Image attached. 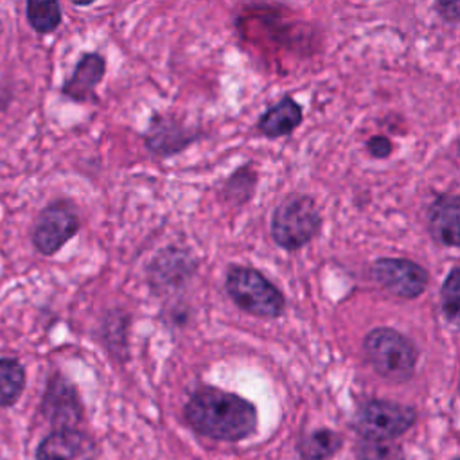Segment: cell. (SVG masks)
Here are the masks:
<instances>
[{
  "label": "cell",
  "instance_id": "1",
  "mask_svg": "<svg viewBox=\"0 0 460 460\" xmlns=\"http://www.w3.org/2000/svg\"><path fill=\"white\" fill-rule=\"evenodd\" d=\"M189 426L216 440H243L257 428V410L244 397L216 386L198 388L183 408Z\"/></svg>",
  "mask_w": 460,
  "mask_h": 460
},
{
  "label": "cell",
  "instance_id": "2",
  "mask_svg": "<svg viewBox=\"0 0 460 460\" xmlns=\"http://www.w3.org/2000/svg\"><path fill=\"white\" fill-rule=\"evenodd\" d=\"M225 291L244 313L259 318H279L286 309L284 293L252 266L232 264L225 275Z\"/></svg>",
  "mask_w": 460,
  "mask_h": 460
},
{
  "label": "cell",
  "instance_id": "3",
  "mask_svg": "<svg viewBox=\"0 0 460 460\" xmlns=\"http://www.w3.org/2000/svg\"><path fill=\"white\" fill-rule=\"evenodd\" d=\"M363 352L370 367L394 383L408 381L417 367L419 350L413 341L392 327H374L363 338Z\"/></svg>",
  "mask_w": 460,
  "mask_h": 460
},
{
  "label": "cell",
  "instance_id": "4",
  "mask_svg": "<svg viewBox=\"0 0 460 460\" xmlns=\"http://www.w3.org/2000/svg\"><path fill=\"white\" fill-rule=\"evenodd\" d=\"M322 228V216L307 194H289L273 210L270 232L275 244L295 252L309 244Z\"/></svg>",
  "mask_w": 460,
  "mask_h": 460
},
{
  "label": "cell",
  "instance_id": "5",
  "mask_svg": "<svg viewBox=\"0 0 460 460\" xmlns=\"http://www.w3.org/2000/svg\"><path fill=\"white\" fill-rule=\"evenodd\" d=\"M417 413L411 406L394 401L370 399L359 406L354 417V429L361 438L394 440L415 424Z\"/></svg>",
  "mask_w": 460,
  "mask_h": 460
},
{
  "label": "cell",
  "instance_id": "6",
  "mask_svg": "<svg viewBox=\"0 0 460 460\" xmlns=\"http://www.w3.org/2000/svg\"><path fill=\"white\" fill-rule=\"evenodd\" d=\"M79 212L70 199H56L49 203L36 217L32 226V244L41 255L59 252L79 230Z\"/></svg>",
  "mask_w": 460,
  "mask_h": 460
},
{
  "label": "cell",
  "instance_id": "7",
  "mask_svg": "<svg viewBox=\"0 0 460 460\" xmlns=\"http://www.w3.org/2000/svg\"><path fill=\"white\" fill-rule=\"evenodd\" d=\"M372 279L390 295L401 300L419 298L428 284V270L406 257H379L370 264Z\"/></svg>",
  "mask_w": 460,
  "mask_h": 460
},
{
  "label": "cell",
  "instance_id": "8",
  "mask_svg": "<svg viewBox=\"0 0 460 460\" xmlns=\"http://www.w3.org/2000/svg\"><path fill=\"white\" fill-rule=\"evenodd\" d=\"M198 137L199 133L194 128H189L176 117L155 113L144 133V144L153 155L167 158L189 147Z\"/></svg>",
  "mask_w": 460,
  "mask_h": 460
},
{
  "label": "cell",
  "instance_id": "9",
  "mask_svg": "<svg viewBox=\"0 0 460 460\" xmlns=\"http://www.w3.org/2000/svg\"><path fill=\"white\" fill-rule=\"evenodd\" d=\"M41 413L49 422L61 426L59 429L72 428L75 422H79L83 415V406L77 390L61 374H54L49 377L41 399Z\"/></svg>",
  "mask_w": 460,
  "mask_h": 460
},
{
  "label": "cell",
  "instance_id": "10",
  "mask_svg": "<svg viewBox=\"0 0 460 460\" xmlns=\"http://www.w3.org/2000/svg\"><path fill=\"white\" fill-rule=\"evenodd\" d=\"M95 440L74 428L52 431L36 449V460H95Z\"/></svg>",
  "mask_w": 460,
  "mask_h": 460
},
{
  "label": "cell",
  "instance_id": "11",
  "mask_svg": "<svg viewBox=\"0 0 460 460\" xmlns=\"http://www.w3.org/2000/svg\"><path fill=\"white\" fill-rule=\"evenodd\" d=\"M196 261L189 255V252L169 246L155 257L149 268V282L158 293L169 291L183 284L192 275Z\"/></svg>",
  "mask_w": 460,
  "mask_h": 460
},
{
  "label": "cell",
  "instance_id": "12",
  "mask_svg": "<svg viewBox=\"0 0 460 460\" xmlns=\"http://www.w3.org/2000/svg\"><path fill=\"white\" fill-rule=\"evenodd\" d=\"M460 201L455 194H440L428 207V230L435 243L456 248L460 241Z\"/></svg>",
  "mask_w": 460,
  "mask_h": 460
},
{
  "label": "cell",
  "instance_id": "13",
  "mask_svg": "<svg viewBox=\"0 0 460 460\" xmlns=\"http://www.w3.org/2000/svg\"><path fill=\"white\" fill-rule=\"evenodd\" d=\"M106 72V59L97 52H86L79 58L72 75L63 83L61 93L75 102L95 99V88Z\"/></svg>",
  "mask_w": 460,
  "mask_h": 460
},
{
  "label": "cell",
  "instance_id": "14",
  "mask_svg": "<svg viewBox=\"0 0 460 460\" xmlns=\"http://www.w3.org/2000/svg\"><path fill=\"white\" fill-rule=\"evenodd\" d=\"M302 117V106L291 95H284L259 117L257 129L268 138L286 137L300 126Z\"/></svg>",
  "mask_w": 460,
  "mask_h": 460
},
{
  "label": "cell",
  "instance_id": "15",
  "mask_svg": "<svg viewBox=\"0 0 460 460\" xmlns=\"http://www.w3.org/2000/svg\"><path fill=\"white\" fill-rule=\"evenodd\" d=\"M341 447V437L332 429H316L302 437L300 460H331Z\"/></svg>",
  "mask_w": 460,
  "mask_h": 460
},
{
  "label": "cell",
  "instance_id": "16",
  "mask_svg": "<svg viewBox=\"0 0 460 460\" xmlns=\"http://www.w3.org/2000/svg\"><path fill=\"white\" fill-rule=\"evenodd\" d=\"M25 388V368L14 358H0V408L13 406Z\"/></svg>",
  "mask_w": 460,
  "mask_h": 460
},
{
  "label": "cell",
  "instance_id": "17",
  "mask_svg": "<svg viewBox=\"0 0 460 460\" xmlns=\"http://www.w3.org/2000/svg\"><path fill=\"white\" fill-rule=\"evenodd\" d=\"M27 20L36 32L49 34L61 23V5L58 2H27Z\"/></svg>",
  "mask_w": 460,
  "mask_h": 460
},
{
  "label": "cell",
  "instance_id": "18",
  "mask_svg": "<svg viewBox=\"0 0 460 460\" xmlns=\"http://www.w3.org/2000/svg\"><path fill=\"white\" fill-rule=\"evenodd\" d=\"M255 183H257L255 171L250 165H243L237 171H234V174L225 181L223 194L228 201L235 205H243L252 198L255 190Z\"/></svg>",
  "mask_w": 460,
  "mask_h": 460
},
{
  "label": "cell",
  "instance_id": "19",
  "mask_svg": "<svg viewBox=\"0 0 460 460\" xmlns=\"http://www.w3.org/2000/svg\"><path fill=\"white\" fill-rule=\"evenodd\" d=\"M356 453L358 460H404L402 449L395 440L361 438Z\"/></svg>",
  "mask_w": 460,
  "mask_h": 460
},
{
  "label": "cell",
  "instance_id": "20",
  "mask_svg": "<svg viewBox=\"0 0 460 460\" xmlns=\"http://www.w3.org/2000/svg\"><path fill=\"white\" fill-rule=\"evenodd\" d=\"M440 307L444 313V318L451 323H456L458 320V309H460V270L458 266H453L447 273L446 280L440 288Z\"/></svg>",
  "mask_w": 460,
  "mask_h": 460
},
{
  "label": "cell",
  "instance_id": "21",
  "mask_svg": "<svg viewBox=\"0 0 460 460\" xmlns=\"http://www.w3.org/2000/svg\"><path fill=\"white\" fill-rule=\"evenodd\" d=\"M367 151H368L370 156L383 160V158H388V156L392 155L394 144H392V140H390L388 137H385V135H374V137H370V138L367 140Z\"/></svg>",
  "mask_w": 460,
  "mask_h": 460
},
{
  "label": "cell",
  "instance_id": "22",
  "mask_svg": "<svg viewBox=\"0 0 460 460\" xmlns=\"http://www.w3.org/2000/svg\"><path fill=\"white\" fill-rule=\"evenodd\" d=\"M435 9L438 16L447 22V23H456L460 20V2L451 0V2H437Z\"/></svg>",
  "mask_w": 460,
  "mask_h": 460
},
{
  "label": "cell",
  "instance_id": "23",
  "mask_svg": "<svg viewBox=\"0 0 460 460\" xmlns=\"http://www.w3.org/2000/svg\"><path fill=\"white\" fill-rule=\"evenodd\" d=\"M9 104V92L5 86L0 84V111Z\"/></svg>",
  "mask_w": 460,
  "mask_h": 460
}]
</instances>
